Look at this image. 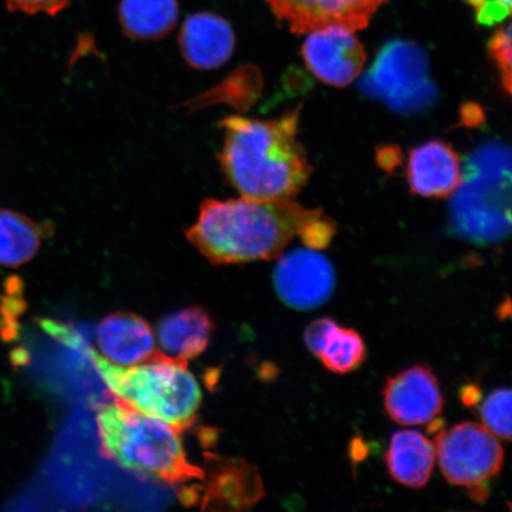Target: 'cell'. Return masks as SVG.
<instances>
[{"instance_id":"6da1fadb","label":"cell","mask_w":512,"mask_h":512,"mask_svg":"<svg viewBox=\"0 0 512 512\" xmlns=\"http://www.w3.org/2000/svg\"><path fill=\"white\" fill-rule=\"evenodd\" d=\"M320 217L322 210L306 209L292 200L208 198L185 235L211 264L239 265L279 258L294 236H302Z\"/></svg>"},{"instance_id":"7a4b0ae2","label":"cell","mask_w":512,"mask_h":512,"mask_svg":"<svg viewBox=\"0 0 512 512\" xmlns=\"http://www.w3.org/2000/svg\"><path fill=\"white\" fill-rule=\"evenodd\" d=\"M300 107L277 120L230 117L221 121L223 174L242 197L256 201L291 200L311 174L297 140Z\"/></svg>"},{"instance_id":"3957f363","label":"cell","mask_w":512,"mask_h":512,"mask_svg":"<svg viewBox=\"0 0 512 512\" xmlns=\"http://www.w3.org/2000/svg\"><path fill=\"white\" fill-rule=\"evenodd\" d=\"M46 328L62 342L86 352L117 400L168 422L181 432L194 425L202 403V390L190 373L188 362L157 351L136 366H115L66 329L53 323H46Z\"/></svg>"},{"instance_id":"277c9868","label":"cell","mask_w":512,"mask_h":512,"mask_svg":"<svg viewBox=\"0 0 512 512\" xmlns=\"http://www.w3.org/2000/svg\"><path fill=\"white\" fill-rule=\"evenodd\" d=\"M96 422L102 453L124 469L170 485L204 478L201 467L189 462L182 432L168 422L119 400L101 407Z\"/></svg>"},{"instance_id":"5b68a950","label":"cell","mask_w":512,"mask_h":512,"mask_svg":"<svg viewBox=\"0 0 512 512\" xmlns=\"http://www.w3.org/2000/svg\"><path fill=\"white\" fill-rule=\"evenodd\" d=\"M509 147L485 144L472 153L453 192L451 221L460 238L490 245L510 234L511 162Z\"/></svg>"},{"instance_id":"8992f818","label":"cell","mask_w":512,"mask_h":512,"mask_svg":"<svg viewBox=\"0 0 512 512\" xmlns=\"http://www.w3.org/2000/svg\"><path fill=\"white\" fill-rule=\"evenodd\" d=\"M362 86L368 95L403 113L424 110L435 98L426 54L416 44L401 40L381 49Z\"/></svg>"},{"instance_id":"52a82bcc","label":"cell","mask_w":512,"mask_h":512,"mask_svg":"<svg viewBox=\"0 0 512 512\" xmlns=\"http://www.w3.org/2000/svg\"><path fill=\"white\" fill-rule=\"evenodd\" d=\"M435 453L447 482L479 488L501 472L504 450L499 439L478 422L465 421L435 434Z\"/></svg>"},{"instance_id":"ba28073f","label":"cell","mask_w":512,"mask_h":512,"mask_svg":"<svg viewBox=\"0 0 512 512\" xmlns=\"http://www.w3.org/2000/svg\"><path fill=\"white\" fill-rule=\"evenodd\" d=\"M273 279L279 298L299 311H310L324 305L336 285L331 262L311 249H294L281 256Z\"/></svg>"},{"instance_id":"9c48e42d","label":"cell","mask_w":512,"mask_h":512,"mask_svg":"<svg viewBox=\"0 0 512 512\" xmlns=\"http://www.w3.org/2000/svg\"><path fill=\"white\" fill-rule=\"evenodd\" d=\"M382 395L389 418L401 426L432 424L443 413L444 396L437 376L421 364L389 377Z\"/></svg>"},{"instance_id":"30bf717a","label":"cell","mask_w":512,"mask_h":512,"mask_svg":"<svg viewBox=\"0 0 512 512\" xmlns=\"http://www.w3.org/2000/svg\"><path fill=\"white\" fill-rule=\"evenodd\" d=\"M273 14L290 25L294 34L342 27L351 31L368 27L387 0H266Z\"/></svg>"},{"instance_id":"8fae6325","label":"cell","mask_w":512,"mask_h":512,"mask_svg":"<svg viewBox=\"0 0 512 512\" xmlns=\"http://www.w3.org/2000/svg\"><path fill=\"white\" fill-rule=\"evenodd\" d=\"M306 66L330 86L345 87L366 63L367 54L354 31L329 27L309 32L303 44Z\"/></svg>"},{"instance_id":"7c38bea8","label":"cell","mask_w":512,"mask_h":512,"mask_svg":"<svg viewBox=\"0 0 512 512\" xmlns=\"http://www.w3.org/2000/svg\"><path fill=\"white\" fill-rule=\"evenodd\" d=\"M95 339L101 356L120 367L136 366L158 351L151 326L134 313L118 312L105 317L96 328Z\"/></svg>"},{"instance_id":"4fadbf2b","label":"cell","mask_w":512,"mask_h":512,"mask_svg":"<svg viewBox=\"0 0 512 512\" xmlns=\"http://www.w3.org/2000/svg\"><path fill=\"white\" fill-rule=\"evenodd\" d=\"M407 179L415 195L450 197L462 181V163L450 145L441 140H431L412 150Z\"/></svg>"},{"instance_id":"5bb4252c","label":"cell","mask_w":512,"mask_h":512,"mask_svg":"<svg viewBox=\"0 0 512 512\" xmlns=\"http://www.w3.org/2000/svg\"><path fill=\"white\" fill-rule=\"evenodd\" d=\"M179 48L192 68H219L233 55L235 34L232 25L211 12H198L185 19L179 34Z\"/></svg>"},{"instance_id":"9a60e30c","label":"cell","mask_w":512,"mask_h":512,"mask_svg":"<svg viewBox=\"0 0 512 512\" xmlns=\"http://www.w3.org/2000/svg\"><path fill=\"white\" fill-rule=\"evenodd\" d=\"M214 322L201 307H188L165 316L158 325L162 352L184 362L194 360L207 350Z\"/></svg>"},{"instance_id":"2e32d148","label":"cell","mask_w":512,"mask_h":512,"mask_svg":"<svg viewBox=\"0 0 512 512\" xmlns=\"http://www.w3.org/2000/svg\"><path fill=\"white\" fill-rule=\"evenodd\" d=\"M435 445L424 434L414 430L395 432L386 453L389 475L407 488L420 489L433 475Z\"/></svg>"},{"instance_id":"e0dca14e","label":"cell","mask_w":512,"mask_h":512,"mask_svg":"<svg viewBox=\"0 0 512 512\" xmlns=\"http://www.w3.org/2000/svg\"><path fill=\"white\" fill-rule=\"evenodd\" d=\"M51 232L53 226L47 222L38 223L15 210L0 209V266L28 264Z\"/></svg>"},{"instance_id":"ac0fdd59","label":"cell","mask_w":512,"mask_h":512,"mask_svg":"<svg viewBox=\"0 0 512 512\" xmlns=\"http://www.w3.org/2000/svg\"><path fill=\"white\" fill-rule=\"evenodd\" d=\"M179 17L178 0H121L119 22L132 40H159L170 34Z\"/></svg>"},{"instance_id":"d6986e66","label":"cell","mask_w":512,"mask_h":512,"mask_svg":"<svg viewBox=\"0 0 512 512\" xmlns=\"http://www.w3.org/2000/svg\"><path fill=\"white\" fill-rule=\"evenodd\" d=\"M367 354V345L360 332L337 324L326 338L318 358L332 373L344 375L360 369Z\"/></svg>"},{"instance_id":"ffe728a7","label":"cell","mask_w":512,"mask_h":512,"mask_svg":"<svg viewBox=\"0 0 512 512\" xmlns=\"http://www.w3.org/2000/svg\"><path fill=\"white\" fill-rule=\"evenodd\" d=\"M483 425L498 439H511V390L499 388L479 407Z\"/></svg>"},{"instance_id":"44dd1931","label":"cell","mask_w":512,"mask_h":512,"mask_svg":"<svg viewBox=\"0 0 512 512\" xmlns=\"http://www.w3.org/2000/svg\"><path fill=\"white\" fill-rule=\"evenodd\" d=\"M489 53L494 59L502 78V85L511 93V24L496 30L489 42Z\"/></svg>"},{"instance_id":"7402d4cb","label":"cell","mask_w":512,"mask_h":512,"mask_svg":"<svg viewBox=\"0 0 512 512\" xmlns=\"http://www.w3.org/2000/svg\"><path fill=\"white\" fill-rule=\"evenodd\" d=\"M476 12L479 24L494 27L510 17L511 0H467Z\"/></svg>"},{"instance_id":"603a6c76","label":"cell","mask_w":512,"mask_h":512,"mask_svg":"<svg viewBox=\"0 0 512 512\" xmlns=\"http://www.w3.org/2000/svg\"><path fill=\"white\" fill-rule=\"evenodd\" d=\"M72 2L73 0H5L11 12H23L27 15L47 14L51 17L59 15Z\"/></svg>"},{"instance_id":"cb8c5ba5","label":"cell","mask_w":512,"mask_h":512,"mask_svg":"<svg viewBox=\"0 0 512 512\" xmlns=\"http://www.w3.org/2000/svg\"><path fill=\"white\" fill-rule=\"evenodd\" d=\"M338 323L335 319L324 317L313 320V322L307 326L304 332V341L307 349H309L313 355L318 357L324 347L326 338H328L332 329Z\"/></svg>"},{"instance_id":"d4e9b609","label":"cell","mask_w":512,"mask_h":512,"mask_svg":"<svg viewBox=\"0 0 512 512\" xmlns=\"http://www.w3.org/2000/svg\"><path fill=\"white\" fill-rule=\"evenodd\" d=\"M462 401L465 406L473 407L480 401V389L475 384H470L462 390Z\"/></svg>"}]
</instances>
